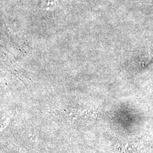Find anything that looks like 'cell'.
Segmentation results:
<instances>
[{"label": "cell", "mask_w": 153, "mask_h": 153, "mask_svg": "<svg viewBox=\"0 0 153 153\" xmlns=\"http://www.w3.org/2000/svg\"><path fill=\"white\" fill-rule=\"evenodd\" d=\"M43 2V5L47 9L53 8L56 6L55 0H45Z\"/></svg>", "instance_id": "obj_1"}]
</instances>
